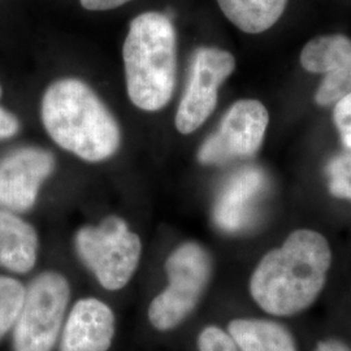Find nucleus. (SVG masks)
<instances>
[{
  "label": "nucleus",
  "instance_id": "9",
  "mask_svg": "<svg viewBox=\"0 0 351 351\" xmlns=\"http://www.w3.org/2000/svg\"><path fill=\"white\" fill-rule=\"evenodd\" d=\"M302 66L324 75L315 94L320 106L335 104L351 93V39L342 34L314 38L301 52Z\"/></svg>",
  "mask_w": 351,
  "mask_h": 351
},
{
  "label": "nucleus",
  "instance_id": "2",
  "mask_svg": "<svg viewBox=\"0 0 351 351\" xmlns=\"http://www.w3.org/2000/svg\"><path fill=\"white\" fill-rule=\"evenodd\" d=\"M42 121L62 149L86 162L106 160L120 146L112 114L85 82L75 78L58 80L46 90Z\"/></svg>",
  "mask_w": 351,
  "mask_h": 351
},
{
  "label": "nucleus",
  "instance_id": "11",
  "mask_svg": "<svg viewBox=\"0 0 351 351\" xmlns=\"http://www.w3.org/2000/svg\"><path fill=\"white\" fill-rule=\"evenodd\" d=\"M267 178L256 167H246L232 176L213 210L215 223L226 232H239L250 224L263 194Z\"/></svg>",
  "mask_w": 351,
  "mask_h": 351
},
{
  "label": "nucleus",
  "instance_id": "21",
  "mask_svg": "<svg viewBox=\"0 0 351 351\" xmlns=\"http://www.w3.org/2000/svg\"><path fill=\"white\" fill-rule=\"evenodd\" d=\"M130 0H81L84 8L88 11H108L124 5Z\"/></svg>",
  "mask_w": 351,
  "mask_h": 351
},
{
  "label": "nucleus",
  "instance_id": "4",
  "mask_svg": "<svg viewBox=\"0 0 351 351\" xmlns=\"http://www.w3.org/2000/svg\"><path fill=\"white\" fill-rule=\"evenodd\" d=\"M75 246L81 259L108 290L125 287L138 267L142 250L138 236L119 217H108L99 226L81 229Z\"/></svg>",
  "mask_w": 351,
  "mask_h": 351
},
{
  "label": "nucleus",
  "instance_id": "5",
  "mask_svg": "<svg viewBox=\"0 0 351 351\" xmlns=\"http://www.w3.org/2000/svg\"><path fill=\"white\" fill-rule=\"evenodd\" d=\"M165 269L169 284L149 308L151 324L159 330L175 328L194 310L211 275V259L199 245L188 242L171 254Z\"/></svg>",
  "mask_w": 351,
  "mask_h": 351
},
{
  "label": "nucleus",
  "instance_id": "8",
  "mask_svg": "<svg viewBox=\"0 0 351 351\" xmlns=\"http://www.w3.org/2000/svg\"><path fill=\"white\" fill-rule=\"evenodd\" d=\"M268 121L269 116L261 101H236L223 117L217 132L202 145L199 162L223 164L254 155L263 142Z\"/></svg>",
  "mask_w": 351,
  "mask_h": 351
},
{
  "label": "nucleus",
  "instance_id": "1",
  "mask_svg": "<svg viewBox=\"0 0 351 351\" xmlns=\"http://www.w3.org/2000/svg\"><path fill=\"white\" fill-rule=\"evenodd\" d=\"M330 259L329 245L322 234L295 230L256 267L251 277V295L268 314H298L320 294Z\"/></svg>",
  "mask_w": 351,
  "mask_h": 351
},
{
  "label": "nucleus",
  "instance_id": "17",
  "mask_svg": "<svg viewBox=\"0 0 351 351\" xmlns=\"http://www.w3.org/2000/svg\"><path fill=\"white\" fill-rule=\"evenodd\" d=\"M326 172L330 193L337 198L351 201V150L333 158Z\"/></svg>",
  "mask_w": 351,
  "mask_h": 351
},
{
  "label": "nucleus",
  "instance_id": "10",
  "mask_svg": "<svg viewBox=\"0 0 351 351\" xmlns=\"http://www.w3.org/2000/svg\"><path fill=\"white\" fill-rule=\"evenodd\" d=\"M53 167L49 151L23 147L10 152L0 160V206L19 213L32 208Z\"/></svg>",
  "mask_w": 351,
  "mask_h": 351
},
{
  "label": "nucleus",
  "instance_id": "6",
  "mask_svg": "<svg viewBox=\"0 0 351 351\" xmlns=\"http://www.w3.org/2000/svg\"><path fill=\"white\" fill-rule=\"evenodd\" d=\"M69 301V285L62 275L42 274L30 284L13 329V350L53 349Z\"/></svg>",
  "mask_w": 351,
  "mask_h": 351
},
{
  "label": "nucleus",
  "instance_id": "19",
  "mask_svg": "<svg viewBox=\"0 0 351 351\" xmlns=\"http://www.w3.org/2000/svg\"><path fill=\"white\" fill-rule=\"evenodd\" d=\"M333 119L343 145L351 150V93L336 103Z\"/></svg>",
  "mask_w": 351,
  "mask_h": 351
},
{
  "label": "nucleus",
  "instance_id": "12",
  "mask_svg": "<svg viewBox=\"0 0 351 351\" xmlns=\"http://www.w3.org/2000/svg\"><path fill=\"white\" fill-rule=\"evenodd\" d=\"M114 335L112 310L103 302H77L64 326L60 351H107Z\"/></svg>",
  "mask_w": 351,
  "mask_h": 351
},
{
  "label": "nucleus",
  "instance_id": "13",
  "mask_svg": "<svg viewBox=\"0 0 351 351\" xmlns=\"http://www.w3.org/2000/svg\"><path fill=\"white\" fill-rule=\"evenodd\" d=\"M38 237L34 228L8 211H0V267L29 272L37 261Z\"/></svg>",
  "mask_w": 351,
  "mask_h": 351
},
{
  "label": "nucleus",
  "instance_id": "15",
  "mask_svg": "<svg viewBox=\"0 0 351 351\" xmlns=\"http://www.w3.org/2000/svg\"><path fill=\"white\" fill-rule=\"evenodd\" d=\"M217 3L226 19L239 30L259 34L281 19L288 0H217Z\"/></svg>",
  "mask_w": 351,
  "mask_h": 351
},
{
  "label": "nucleus",
  "instance_id": "3",
  "mask_svg": "<svg viewBox=\"0 0 351 351\" xmlns=\"http://www.w3.org/2000/svg\"><path fill=\"white\" fill-rule=\"evenodd\" d=\"M128 95L143 111H159L173 95L177 71L175 26L167 14L146 12L129 26L123 47Z\"/></svg>",
  "mask_w": 351,
  "mask_h": 351
},
{
  "label": "nucleus",
  "instance_id": "16",
  "mask_svg": "<svg viewBox=\"0 0 351 351\" xmlns=\"http://www.w3.org/2000/svg\"><path fill=\"white\" fill-rule=\"evenodd\" d=\"M25 293L20 281L0 276V339L16 324L25 301Z\"/></svg>",
  "mask_w": 351,
  "mask_h": 351
},
{
  "label": "nucleus",
  "instance_id": "20",
  "mask_svg": "<svg viewBox=\"0 0 351 351\" xmlns=\"http://www.w3.org/2000/svg\"><path fill=\"white\" fill-rule=\"evenodd\" d=\"M20 129V123L13 113L0 107V139L13 137Z\"/></svg>",
  "mask_w": 351,
  "mask_h": 351
},
{
  "label": "nucleus",
  "instance_id": "22",
  "mask_svg": "<svg viewBox=\"0 0 351 351\" xmlns=\"http://www.w3.org/2000/svg\"><path fill=\"white\" fill-rule=\"evenodd\" d=\"M314 351H351L343 342L337 339H326L317 343Z\"/></svg>",
  "mask_w": 351,
  "mask_h": 351
},
{
  "label": "nucleus",
  "instance_id": "23",
  "mask_svg": "<svg viewBox=\"0 0 351 351\" xmlns=\"http://www.w3.org/2000/svg\"><path fill=\"white\" fill-rule=\"evenodd\" d=\"M1 94H3V90H1V86H0V98H1Z\"/></svg>",
  "mask_w": 351,
  "mask_h": 351
},
{
  "label": "nucleus",
  "instance_id": "14",
  "mask_svg": "<svg viewBox=\"0 0 351 351\" xmlns=\"http://www.w3.org/2000/svg\"><path fill=\"white\" fill-rule=\"evenodd\" d=\"M229 336L242 351H297L288 329L262 319H237L229 323Z\"/></svg>",
  "mask_w": 351,
  "mask_h": 351
},
{
  "label": "nucleus",
  "instance_id": "18",
  "mask_svg": "<svg viewBox=\"0 0 351 351\" xmlns=\"http://www.w3.org/2000/svg\"><path fill=\"white\" fill-rule=\"evenodd\" d=\"M199 351H239L233 339L217 326L204 328L198 337Z\"/></svg>",
  "mask_w": 351,
  "mask_h": 351
},
{
  "label": "nucleus",
  "instance_id": "7",
  "mask_svg": "<svg viewBox=\"0 0 351 351\" xmlns=\"http://www.w3.org/2000/svg\"><path fill=\"white\" fill-rule=\"evenodd\" d=\"M234 68V56L228 51L215 47H201L195 51L188 88L176 114V128L180 133H193L211 116L217 103L219 88Z\"/></svg>",
  "mask_w": 351,
  "mask_h": 351
}]
</instances>
